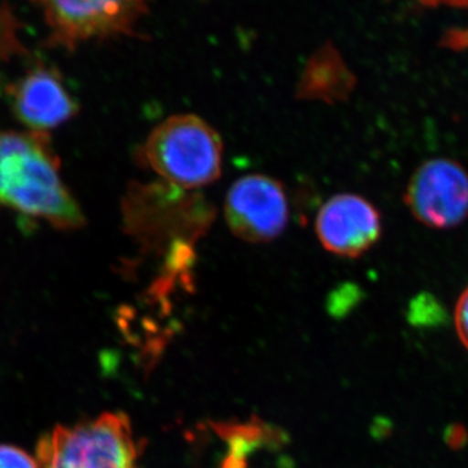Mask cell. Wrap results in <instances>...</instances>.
Masks as SVG:
<instances>
[{
	"label": "cell",
	"instance_id": "cell-1",
	"mask_svg": "<svg viewBox=\"0 0 468 468\" xmlns=\"http://www.w3.org/2000/svg\"><path fill=\"white\" fill-rule=\"evenodd\" d=\"M45 135L0 132V207L42 218L58 229H79L84 214L61 180Z\"/></svg>",
	"mask_w": 468,
	"mask_h": 468
},
{
	"label": "cell",
	"instance_id": "cell-2",
	"mask_svg": "<svg viewBox=\"0 0 468 468\" xmlns=\"http://www.w3.org/2000/svg\"><path fill=\"white\" fill-rule=\"evenodd\" d=\"M36 452L39 468H143L140 446L122 412L52 428L39 439Z\"/></svg>",
	"mask_w": 468,
	"mask_h": 468
},
{
	"label": "cell",
	"instance_id": "cell-3",
	"mask_svg": "<svg viewBox=\"0 0 468 468\" xmlns=\"http://www.w3.org/2000/svg\"><path fill=\"white\" fill-rule=\"evenodd\" d=\"M144 159L169 184L194 189L220 177L223 143L201 117L175 115L151 132L144 144Z\"/></svg>",
	"mask_w": 468,
	"mask_h": 468
},
{
	"label": "cell",
	"instance_id": "cell-4",
	"mask_svg": "<svg viewBox=\"0 0 468 468\" xmlns=\"http://www.w3.org/2000/svg\"><path fill=\"white\" fill-rule=\"evenodd\" d=\"M38 5L50 30L48 45L68 50L92 38L134 34L147 11L144 2H41Z\"/></svg>",
	"mask_w": 468,
	"mask_h": 468
},
{
	"label": "cell",
	"instance_id": "cell-5",
	"mask_svg": "<svg viewBox=\"0 0 468 468\" xmlns=\"http://www.w3.org/2000/svg\"><path fill=\"white\" fill-rule=\"evenodd\" d=\"M224 215L230 232L239 239L272 241L284 232L289 221L284 186L270 176H243L228 190Z\"/></svg>",
	"mask_w": 468,
	"mask_h": 468
},
{
	"label": "cell",
	"instance_id": "cell-6",
	"mask_svg": "<svg viewBox=\"0 0 468 468\" xmlns=\"http://www.w3.org/2000/svg\"><path fill=\"white\" fill-rule=\"evenodd\" d=\"M406 203L427 227H457L468 217V174L451 159L428 160L410 180Z\"/></svg>",
	"mask_w": 468,
	"mask_h": 468
},
{
	"label": "cell",
	"instance_id": "cell-7",
	"mask_svg": "<svg viewBox=\"0 0 468 468\" xmlns=\"http://www.w3.org/2000/svg\"><path fill=\"white\" fill-rule=\"evenodd\" d=\"M316 234L325 250L356 258L367 251L381 233L378 209L356 194H338L320 208Z\"/></svg>",
	"mask_w": 468,
	"mask_h": 468
},
{
	"label": "cell",
	"instance_id": "cell-8",
	"mask_svg": "<svg viewBox=\"0 0 468 468\" xmlns=\"http://www.w3.org/2000/svg\"><path fill=\"white\" fill-rule=\"evenodd\" d=\"M7 95L15 115L34 133L46 134L77 112L76 101L60 75L42 64L9 86Z\"/></svg>",
	"mask_w": 468,
	"mask_h": 468
},
{
	"label": "cell",
	"instance_id": "cell-9",
	"mask_svg": "<svg viewBox=\"0 0 468 468\" xmlns=\"http://www.w3.org/2000/svg\"><path fill=\"white\" fill-rule=\"evenodd\" d=\"M354 86V77L331 46L316 52L298 86V94L310 100H344Z\"/></svg>",
	"mask_w": 468,
	"mask_h": 468
},
{
	"label": "cell",
	"instance_id": "cell-10",
	"mask_svg": "<svg viewBox=\"0 0 468 468\" xmlns=\"http://www.w3.org/2000/svg\"><path fill=\"white\" fill-rule=\"evenodd\" d=\"M20 24L12 14L11 9L0 7V61L24 52L23 45L17 37Z\"/></svg>",
	"mask_w": 468,
	"mask_h": 468
},
{
	"label": "cell",
	"instance_id": "cell-11",
	"mask_svg": "<svg viewBox=\"0 0 468 468\" xmlns=\"http://www.w3.org/2000/svg\"><path fill=\"white\" fill-rule=\"evenodd\" d=\"M0 468H39L29 452L14 445H0Z\"/></svg>",
	"mask_w": 468,
	"mask_h": 468
},
{
	"label": "cell",
	"instance_id": "cell-12",
	"mask_svg": "<svg viewBox=\"0 0 468 468\" xmlns=\"http://www.w3.org/2000/svg\"><path fill=\"white\" fill-rule=\"evenodd\" d=\"M455 328L460 335L462 344L468 350V288L462 292L460 300L457 302L454 313Z\"/></svg>",
	"mask_w": 468,
	"mask_h": 468
},
{
	"label": "cell",
	"instance_id": "cell-13",
	"mask_svg": "<svg viewBox=\"0 0 468 468\" xmlns=\"http://www.w3.org/2000/svg\"><path fill=\"white\" fill-rule=\"evenodd\" d=\"M446 42L451 48H468V29L461 30V32H455L449 34Z\"/></svg>",
	"mask_w": 468,
	"mask_h": 468
}]
</instances>
